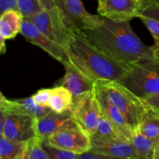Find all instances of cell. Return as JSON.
I'll use <instances>...</instances> for the list:
<instances>
[{
  "mask_svg": "<svg viewBox=\"0 0 159 159\" xmlns=\"http://www.w3.org/2000/svg\"><path fill=\"white\" fill-rule=\"evenodd\" d=\"M140 131L151 139H159V114L151 110L138 126Z\"/></svg>",
  "mask_w": 159,
  "mask_h": 159,
  "instance_id": "obj_22",
  "label": "cell"
},
{
  "mask_svg": "<svg viewBox=\"0 0 159 159\" xmlns=\"http://www.w3.org/2000/svg\"><path fill=\"white\" fill-rule=\"evenodd\" d=\"M6 40L0 36V53L2 54H4L6 52Z\"/></svg>",
  "mask_w": 159,
  "mask_h": 159,
  "instance_id": "obj_33",
  "label": "cell"
},
{
  "mask_svg": "<svg viewBox=\"0 0 159 159\" xmlns=\"http://www.w3.org/2000/svg\"><path fill=\"white\" fill-rule=\"evenodd\" d=\"M25 19L30 21L42 34L63 47L64 49L75 31L57 7L51 10H43Z\"/></svg>",
  "mask_w": 159,
  "mask_h": 159,
  "instance_id": "obj_6",
  "label": "cell"
},
{
  "mask_svg": "<svg viewBox=\"0 0 159 159\" xmlns=\"http://www.w3.org/2000/svg\"><path fill=\"white\" fill-rule=\"evenodd\" d=\"M98 1V4H101V3H102L103 2H105V0H97Z\"/></svg>",
  "mask_w": 159,
  "mask_h": 159,
  "instance_id": "obj_37",
  "label": "cell"
},
{
  "mask_svg": "<svg viewBox=\"0 0 159 159\" xmlns=\"http://www.w3.org/2000/svg\"><path fill=\"white\" fill-rule=\"evenodd\" d=\"M120 82L141 99L159 94V62L152 60L130 65Z\"/></svg>",
  "mask_w": 159,
  "mask_h": 159,
  "instance_id": "obj_5",
  "label": "cell"
},
{
  "mask_svg": "<svg viewBox=\"0 0 159 159\" xmlns=\"http://www.w3.org/2000/svg\"><path fill=\"white\" fill-rule=\"evenodd\" d=\"M143 3L144 4H152L155 6H159V0H144Z\"/></svg>",
  "mask_w": 159,
  "mask_h": 159,
  "instance_id": "obj_35",
  "label": "cell"
},
{
  "mask_svg": "<svg viewBox=\"0 0 159 159\" xmlns=\"http://www.w3.org/2000/svg\"><path fill=\"white\" fill-rule=\"evenodd\" d=\"M90 151L99 155L116 159H139L131 143L121 140L91 138Z\"/></svg>",
  "mask_w": 159,
  "mask_h": 159,
  "instance_id": "obj_12",
  "label": "cell"
},
{
  "mask_svg": "<svg viewBox=\"0 0 159 159\" xmlns=\"http://www.w3.org/2000/svg\"><path fill=\"white\" fill-rule=\"evenodd\" d=\"M142 1H144V0H142Z\"/></svg>",
  "mask_w": 159,
  "mask_h": 159,
  "instance_id": "obj_38",
  "label": "cell"
},
{
  "mask_svg": "<svg viewBox=\"0 0 159 159\" xmlns=\"http://www.w3.org/2000/svg\"><path fill=\"white\" fill-rule=\"evenodd\" d=\"M43 10H51L57 7L55 0H38Z\"/></svg>",
  "mask_w": 159,
  "mask_h": 159,
  "instance_id": "obj_32",
  "label": "cell"
},
{
  "mask_svg": "<svg viewBox=\"0 0 159 159\" xmlns=\"http://www.w3.org/2000/svg\"><path fill=\"white\" fill-rule=\"evenodd\" d=\"M0 113L5 116L0 136L16 141H26L37 137V119L14 107L12 100L6 99L2 93H0Z\"/></svg>",
  "mask_w": 159,
  "mask_h": 159,
  "instance_id": "obj_4",
  "label": "cell"
},
{
  "mask_svg": "<svg viewBox=\"0 0 159 159\" xmlns=\"http://www.w3.org/2000/svg\"><path fill=\"white\" fill-rule=\"evenodd\" d=\"M79 159H116L109 158V157L104 156V155H99V154L94 153V152L89 151V152H85V153L79 155Z\"/></svg>",
  "mask_w": 159,
  "mask_h": 159,
  "instance_id": "obj_31",
  "label": "cell"
},
{
  "mask_svg": "<svg viewBox=\"0 0 159 159\" xmlns=\"http://www.w3.org/2000/svg\"><path fill=\"white\" fill-rule=\"evenodd\" d=\"M42 144L49 159H79V155L78 154L53 147L48 144L46 140H43Z\"/></svg>",
  "mask_w": 159,
  "mask_h": 159,
  "instance_id": "obj_25",
  "label": "cell"
},
{
  "mask_svg": "<svg viewBox=\"0 0 159 159\" xmlns=\"http://www.w3.org/2000/svg\"><path fill=\"white\" fill-rule=\"evenodd\" d=\"M12 9L18 10L16 0H0V12L1 13L8 10H12Z\"/></svg>",
  "mask_w": 159,
  "mask_h": 159,
  "instance_id": "obj_29",
  "label": "cell"
},
{
  "mask_svg": "<svg viewBox=\"0 0 159 159\" xmlns=\"http://www.w3.org/2000/svg\"><path fill=\"white\" fill-rule=\"evenodd\" d=\"M157 141L143 134L138 127L133 129L130 143L139 159H152Z\"/></svg>",
  "mask_w": 159,
  "mask_h": 159,
  "instance_id": "obj_18",
  "label": "cell"
},
{
  "mask_svg": "<svg viewBox=\"0 0 159 159\" xmlns=\"http://www.w3.org/2000/svg\"><path fill=\"white\" fill-rule=\"evenodd\" d=\"M12 102L14 107L31 115L36 119L43 117V116H45L47 113L51 111V109L49 107H44L37 105L34 101L32 96L12 100Z\"/></svg>",
  "mask_w": 159,
  "mask_h": 159,
  "instance_id": "obj_20",
  "label": "cell"
},
{
  "mask_svg": "<svg viewBox=\"0 0 159 159\" xmlns=\"http://www.w3.org/2000/svg\"><path fill=\"white\" fill-rule=\"evenodd\" d=\"M20 34L28 42L46 51L50 56L65 67L71 64L69 57L63 47L42 34L30 21L25 18L22 24Z\"/></svg>",
  "mask_w": 159,
  "mask_h": 159,
  "instance_id": "obj_10",
  "label": "cell"
},
{
  "mask_svg": "<svg viewBox=\"0 0 159 159\" xmlns=\"http://www.w3.org/2000/svg\"><path fill=\"white\" fill-rule=\"evenodd\" d=\"M18 10L24 18L35 16L43 10L38 0H16Z\"/></svg>",
  "mask_w": 159,
  "mask_h": 159,
  "instance_id": "obj_24",
  "label": "cell"
},
{
  "mask_svg": "<svg viewBox=\"0 0 159 159\" xmlns=\"http://www.w3.org/2000/svg\"><path fill=\"white\" fill-rule=\"evenodd\" d=\"M51 92H52V89H41L34 93L32 96V98L37 105L48 107Z\"/></svg>",
  "mask_w": 159,
  "mask_h": 159,
  "instance_id": "obj_27",
  "label": "cell"
},
{
  "mask_svg": "<svg viewBox=\"0 0 159 159\" xmlns=\"http://www.w3.org/2000/svg\"><path fill=\"white\" fill-rule=\"evenodd\" d=\"M42 143L43 141L37 137L26 141L23 152L17 159H49Z\"/></svg>",
  "mask_w": 159,
  "mask_h": 159,
  "instance_id": "obj_21",
  "label": "cell"
},
{
  "mask_svg": "<svg viewBox=\"0 0 159 159\" xmlns=\"http://www.w3.org/2000/svg\"><path fill=\"white\" fill-rule=\"evenodd\" d=\"M73 100L72 93L63 85H58L52 88L48 107L54 113H63L71 110Z\"/></svg>",
  "mask_w": 159,
  "mask_h": 159,
  "instance_id": "obj_17",
  "label": "cell"
},
{
  "mask_svg": "<svg viewBox=\"0 0 159 159\" xmlns=\"http://www.w3.org/2000/svg\"><path fill=\"white\" fill-rule=\"evenodd\" d=\"M96 84L120 111L132 130L138 127L143 118L150 112L151 108L145 100L136 96L120 82L99 80Z\"/></svg>",
  "mask_w": 159,
  "mask_h": 159,
  "instance_id": "obj_3",
  "label": "cell"
},
{
  "mask_svg": "<svg viewBox=\"0 0 159 159\" xmlns=\"http://www.w3.org/2000/svg\"><path fill=\"white\" fill-rule=\"evenodd\" d=\"M83 33L99 49L129 66L155 60L152 46H147L140 40L130 22L115 21L102 16L96 28Z\"/></svg>",
  "mask_w": 159,
  "mask_h": 159,
  "instance_id": "obj_1",
  "label": "cell"
},
{
  "mask_svg": "<svg viewBox=\"0 0 159 159\" xmlns=\"http://www.w3.org/2000/svg\"><path fill=\"white\" fill-rule=\"evenodd\" d=\"M95 88H96L97 99L99 101L102 113L122 132V134L127 138V141L130 142L132 131H133L131 127L129 125V124L126 120L122 113H120V111L112 103L111 101L107 96V95L96 84L95 85Z\"/></svg>",
  "mask_w": 159,
  "mask_h": 159,
  "instance_id": "obj_14",
  "label": "cell"
},
{
  "mask_svg": "<svg viewBox=\"0 0 159 159\" xmlns=\"http://www.w3.org/2000/svg\"><path fill=\"white\" fill-rule=\"evenodd\" d=\"M65 68V74L61 79L60 85L68 89L72 93L74 98L82 96L94 89L96 82L91 80L72 64L71 63Z\"/></svg>",
  "mask_w": 159,
  "mask_h": 159,
  "instance_id": "obj_15",
  "label": "cell"
},
{
  "mask_svg": "<svg viewBox=\"0 0 159 159\" xmlns=\"http://www.w3.org/2000/svg\"><path fill=\"white\" fill-rule=\"evenodd\" d=\"M24 20L23 14L16 9L8 10L1 13L0 16V36L6 40L14 39L20 34Z\"/></svg>",
  "mask_w": 159,
  "mask_h": 159,
  "instance_id": "obj_16",
  "label": "cell"
},
{
  "mask_svg": "<svg viewBox=\"0 0 159 159\" xmlns=\"http://www.w3.org/2000/svg\"><path fill=\"white\" fill-rule=\"evenodd\" d=\"M26 141H16L0 136V159H17Z\"/></svg>",
  "mask_w": 159,
  "mask_h": 159,
  "instance_id": "obj_23",
  "label": "cell"
},
{
  "mask_svg": "<svg viewBox=\"0 0 159 159\" xmlns=\"http://www.w3.org/2000/svg\"><path fill=\"white\" fill-rule=\"evenodd\" d=\"M142 0H105L98 4L97 12L101 16L120 22H130L140 16Z\"/></svg>",
  "mask_w": 159,
  "mask_h": 159,
  "instance_id": "obj_11",
  "label": "cell"
},
{
  "mask_svg": "<svg viewBox=\"0 0 159 159\" xmlns=\"http://www.w3.org/2000/svg\"><path fill=\"white\" fill-rule=\"evenodd\" d=\"M152 159H159V139H158L157 144L155 145V148Z\"/></svg>",
  "mask_w": 159,
  "mask_h": 159,
  "instance_id": "obj_34",
  "label": "cell"
},
{
  "mask_svg": "<svg viewBox=\"0 0 159 159\" xmlns=\"http://www.w3.org/2000/svg\"><path fill=\"white\" fill-rule=\"evenodd\" d=\"M93 137L109 140H121V141H125L129 142L127 138L123 134L122 132L113 123L110 122L102 114V112H101L100 118H99V123H98L96 131Z\"/></svg>",
  "mask_w": 159,
  "mask_h": 159,
  "instance_id": "obj_19",
  "label": "cell"
},
{
  "mask_svg": "<svg viewBox=\"0 0 159 159\" xmlns=\"http://www.w3.org/2000/svg\"><path fill=\"white\" fill-rule=\"evenodd\" d=\"M71 111L76 125L92 138L96 133L101 115L96 88L75 97Z\"/></svg>",
  "mask_w": 159,
  "mask_h": 159,
  "instance_id": "obj_7",
  "label": "cell"
},
{
  "mask_svg": "<svg viewBox=\"0 0 159 159\" xmlns=\"http://www.w3.org/2000/svg\"><path fill=\"white\" fill-rule=\"evenodd\" d=\"M153 48V47H152ZM154 49V56H155V59L157 61L159 62V46L156 48H153Z\"/></svg>",
  "mask_w": 159,
  "mask_h": 159,
  "instance_id": "obj_36",
  "label": "cell"
},
{
  "mask_svg": "<svg viewBox=\"0 0 159 159\" xmlns=\"http://www.w3.org/2000/svg\"><path fill=\"white\" fill-rule=\"evenodd\" d=\"M144 99L149 106L151 110L159 114V94L154 95Z\"/></svg>",
  "mask_w": 159,
  "mask_h": 159,
  "instance_id": "obj_30",
  "label": "cell"
},
{
  "mask_svg": "<svg viewBox=\"0 0 159 159\" xmlns=\"http://www.w3.org/2000/svg\"><path fill=\"white\" fill-rule=\"evenodd\" d=\"M76 126L71 110L63 113H57L51 110L43 117L37 119L36 136L43 141L61 129Z\"/></svg>",
  "mask_w": 159,
  "mask_h": 159,
  "instance_id": "obj_13",
  "label": "cell"
},
{
  "mask_svg": "<svg viewBox=\"0 0 159 159\" xmlns=\"http://www.w3.org/2000/svg\"><path fill=\"white\" fill-rule=\"evenodd\" d=\"M46 141L53 147L78 155L89 152L92 147L91 138L77 126L61 129Z\"/></svg>",
  "mask_w": 159,
  "mask_h": 159,
  "instance_id": "obj_9",
  "label": "cell"
},
{
  "mask_svg": "<svg viewBox=\"0 0 159 159\" xmlns=\"http://www.w3.org/2000/svg\"><path fill=\"white\" fill-rule=\"evenodd\" d=\"M65 50L71 63L94 82L99 80L121 82L130 67L99 49L80 30L74 31Z\"/></svg>",
  "mask_w": 159,
  "mask_h": 159,
  "instance_id": "obj_2",
  "label": "cell"
},
{
  "mask_svg": "<svg viewBox=\"0 0 159 159\" xmlns=\"http://www.w3.org/2000/svg\"><path fill=\"white\" fill-rule=\"evenodd\" d=\"M57 7L65 16L69 26L82 32L96 28L102 20L100 15H94L85 9L82 0H55Z\"/></svg>",
  "mask_w": 159,
  "mask_h": 159,
  "instance_id": "obj_8",
  "label": "cell"
},
{
  "mask_svg": "<svg viewBox=\"0 0 159 159\" xmlns=\"http://www.w3.org/2000/svg\"><path fill=\"white\" fill-rule=\"evenodd\" d=\"M138 18L141 19L142 23L145 25L150 33L152 34L154 40H155V44L153 48H156L159 46V20L157 19L152 18V17L146 16L144 15H140Z\"/></svg>",
  "mask_w": 159,
  "mask_h": 159,
  "instance_id": "obj_26",
  "label": "cell"
},
{
  "mask_svg": "<svg viewBox=\"0 0 159 159\" xmlns=\"http://www.w3.org/2000/svg\"><path fill=\"white\" fill-rule=\"evenodd\" d=\"M140 15L152 17V18L157 19L159 20V6L143 3V8Z\"/></svg>",
  "mask_w": 159,
  "mask_h": 159,
  "instance_id": "obj_28",
  "label": "cell"
}]
</instances>
